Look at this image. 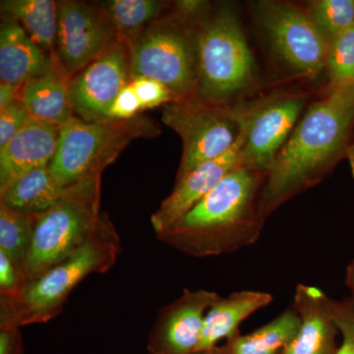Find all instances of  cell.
<instances>
[{"mask_svg":"<svg viewBox=\"0 0 354 354\" xmlns=\"http://www.w3.org/2000/svg\"><path fill=\"white\" fill-rule=\"evenodd\" d=\"M354 127V86L326 90L309 104L266 178V220L291 198L321 183L344 155Z\"/></svg>","mask_w":354,"mask_h":354,"instance_id":"6da1fadb","label":"cell"},{"mask_svg":"<svg viewBox=\"0 0 354 354\" xmlns=\"http://www.w3.org/2000/svg\"><path fill=\"white\" fill-rule=\"evenodd\" d=\"M267 176L239 167L158 239L185 255L215 257L242 250L259 239L266 218L260 197Z\"/></svg>","mask_w":354,"mask_h":354,"instance_id":"7a4b0ae2","label":"cell"},{"mask_svg":"<svg viewBox=\"0 0 354 354\" xmlns=\"http://www.w3.org/2000/svg\"><path fill=\"white\" fill-rule=\"evenodd\" d=\"M120 249V235L104 213L97 232L78 252L27 283L15 299L0 300V323L22 328L53 320L84 279L106 274L113 267Z\"/></svg>","mask_w":354,"mask_h":354,"instance_id":"3957f363","label":"cell"},{"mask_svg":"<svg viewBox=\"0 0 354 354\" xmlns=\"http://www.w3.org/2000/svg\"><path fill=\"white\" fill-rule=\"evenodd\" d=\"M193 25L199 74L196 97L218 106L235 104L256 78L255 60L239 16L232 6L218 4Z\"/></svg>","mask_w":354,"mask_h":354,"instance_id":"277c9868","label":"cell"},{"mask_svg":"<svg viewBox=\"0 0 354 354\" xmlns=\"http://www.w3.org/2000/svg\"><path fill=\"white\" fill-rule=\"evenodd\" d=\"M102 176L68 188L50 209L35 216L32 241L23 274L26 281L43 276L78 252L101 225Z\"/></svg>","mask_w":354,"mask_h":354,"instance_id":"5b68a950","label":"cell"},{"mask_svg":"<svg viewBox=\"0 0 354 354\" xmlns=\"http://www.w3.org/2000/svg\"><path fill=\"white\" fill-rule=\"evenodd\" d=\"M125 43L132 79H153L178 100L196 95L199 74L196 34L192 23L171 10Z\"/></svg>","mask_w":354,"mask_h":354,"instance_id":"8992f818","label":"cell"},{"mask_svg":"<svg viewBox=\"0 0 354 354\" xmlns=\"http://www.w3.org/2000/svg\"><path fill=\"white\" fill-rule=\"evenodd\" d=\"M158 128L148 118L86 122L73 116L60 128L50 169L65 189L97 176L113 164L134 139L153 137Z\"/></svg>","mask_w":354,"mask_h":354,"instance_id":"52a82bcc","label":"cell"},{"mask_svg":"<svg viewBox=\"0 0 354 354\" xmlns=\"http://www.w3.org/2000/svg\"><path fill=\"white\" fill-rule=\"evenodd\" d=\"M162 120L183 141L176 180L203 162L223 156L235 145L242 127L234 104L218 106L187 97L162 106Z\"/></svg>","mask_w":354,"mask_h":354,"instance_id":"ba28073f","label":"cell"},{"mask_svg":"<svg viewBox=\"0 0 354 354\" xmlns=\"http://www.w3.org/2000/svg\"><path fill=\"white\" fill-rule=\"evenodd\" d=\"M311 95L298 88L278 90L234 104L243 131L242 167L269 174Z\"/></svg>","mask_w":354,"mask_h":354,"instance_id":"9c48e42d","label":"cell"},{"mask_svg":"<svg viewBox=\"0 0 354 354\" xmlns=\"http://www.w3.org/2000/svg\"><path fill=\"white\" fill-rule=\"evenodd\" d=\"M257 19L272 50L297 73L308 78L326 69L330 44L306 8L288 1H258Z\"/></svg>","mask_w":354,"mask_h":354,"instance_id":"30bf717a","label":"cell"},{"mask_svg":"<svg viewBox=\"0 0 354 354\" xmlns=\"http://www.w3.org/2000/svg\"><path fill=\"white\" fill-rule=\"evenodd\" d=\"M57 20L55 57L69 79L118 39L100 4L60 0Z\"/></svg>","mask_w":354,"mask_h":354,"instance_id":"8fae6325","label":"cell"},{"mask_svg":"<svg viewBox=\"0 0 354 354\" xmlns=\"http://www.w3.org/2000/svg\"><path fill=\"white\" fill-rule=\"evenodd\" d=\"M129 53L125 41H114L82 71L69 79L74 116L86 122H106L120 91L131 83Z\"/></svg>","mask_w":354,"mask_h":354,"instance_id":"7c38bea8","label":"cell"},{"mask_svg":"<svg viewBox=\"0 0 354 354\" xmlns=\"http://www.w3.org/2000/svg\"><path fill=\"white\" fill-rule=\"evenodd\" d=\"M220 297L215 291L185 288L160 307L147 341L149 354H196L205 316Z\"/></svg>","mask_w":354,"mask_h":354,"instance_id":"4fadbf2b","label":"cell"},{"mask_svg":"<svg viewBox=\"0 0 354 354\" xmlns=\"http://www.w3.org/2000/svg\"><path fill=\"white\" fill-rule=\"evenodd\" d=\"M243 131L235 145L221 157L203 162L196 169L176 180L171 194L151 216L155 234H164L176 225L193 207L211 192L230 172L242 167Z\"/></svg>","mask_w":354,"mask_h":354,"instance_id":"5bb4252c","label":"cell"},{"mask_svg":"<svg viewBox=\"0 0 354 354\" xmlns=\"http://www.w3.org/2000/svg\"><path fill=\"white\" fill-rule=\"evenodd\" d=\"M330 297L317 286L298 283L292 308L299 318L295 339L281 354H335L339 330L329 306Z\"/></svg>","mask_w":354,"mask_h":354,"instance_id":"9a60e30c","label":"cell"},{"mask_svg":"<svg viewBox=\"0 0 354 354\" xmlns=\"http://www.w3.org/2000/svg\"><path fill=\"white\" fill-rule=\"evenodd\" d=\"M60 128L32 120L0 148V190L17 177L50 165L57 153Z\"/></svg>","mask_w":354,"mask_h":354,"instance_id":"2e32d148","label":"cell"},{"mask_svg":"<svg viewBox=\"0 0 354 354\" xmlns=\"http://www.w3.org/2000/svg\"><path fill=\"white\" fill-rule=\"evenodd\" d=\"M57 64L55 53L48 55L16 21L2 18L0 29V80L22 87L46 75Z\"/></svg>","mask_w":354,"mask_h":354,"instance_id":"e0dca14e","label":"cell"},{"mask_svg":"<svg viewBox=\"0 0 354 354\" xmlns=\"http://www.w3.org/2000/svg\"><path fill=\"white\" fill-rule=\"evenodd\" d=\"M274 297L267 291L243 290L221 297L205 316L197 353L218 346L223 339L241 334V325L248 317L269 306Z\"/></svg>","mask_w":354,"mask_h":354,"instance_id":"ac0fdd59","label":"cell"},{"mask_svg":"<svg viewBox=\"0 0 354 354\" xmlns=\"http://www.w3.org/2000/svg\"><path fill=\"white\" fill-rule=\"evenodd\" d=\"M68 83L69 78L57 59L51 71L21 87L18 100L32 120L62 127L74 116Z\"/></svg>","mask_w":354,"mask_h":354,"instance_id":"d6986e66","label":"cell"},{"mask_svg":"<svg viewBox=\"0 0 354 354\" xmlns=\"http://www.w3.org/2000/svg\"><path fill=\"white\" fill-rule=\"evenodd\" d=\"M55 180L50 165L14 179L0 190V205L26 216H38L50 209L67 192Z\"/></svg>","mask_w":354,"mask_h":354,"instance_id":"ffe728a7","label":"cell"},{"mask_svg":"<svg viewBox=\"0 0 354 354\" xmlns=\"http://www.w3.org/2000/svg\"><path fill=\"white\" fill-rule=\"evenodd\" d=\"M299 325V318L291 306L250 334L241 333L223 344L196 354H281L295 339Z\"/></svg>","mask_w":354,"mask_h":354,"instance_id":"44dd1931","label":"cell"},{"mask_svg":"<svg viewBox=\"0 0 354 354\" xmlns=\"http://www.w3.org/2000/svg\"><path fill=\"white\" fill-rule=\"evenodd\" d=\"M2 15L18 23L30 38L50 55L57 35V2L53 0H2Z\"/></svg>","mask_w":354,"mask_h":354,"instance_id":"7402d4cb","label":"cell"},{"mask_svg":"<svg viewBox=\"0 0 354 354\" xmlns=\"http://www.w3.org/2000/svg\"><path fill=\"white\" fill-rule=\"evenodd\" d=\"M100 6L118 39L125 41L165 16L171 4L158 0H109Z\"/></svg>","mask_w":354,"mask_h":354,"instance_id":"603a6c76","label":"cell"},{"mask_svg":"<svg viewBox=\"0 0 354 354\" xmlns=\"http://www.w3.org/2000/svg\"><path fill=\"white\" fill-rule=\"evenodd\" d=\"M34 218L35 216L22 215L0 205V252L22 274L31 249Z\"/></svg>","mask_w":354,"mask_h":354,"instance_id":"cb8c5ba5","label":"cell"},{"mask_svg":"<svg viewBox=\"0 0 354 354\" xmlns=\"http://www.w3.org/2000/svg\"><path fill=\"white\" fill-rule=\"evenodd\" d=\"M306 10L329 44L354 26V0H315Z\"/></svg>","mask_w":354,"mask_h":354,"instance_id":"d4e9b609","label":"cell"},{"mask_svg":"<svg viewBox=\"0 0 354 354\" xmlns=\"http://www.w3.org/2000/svg\"><path fill=\"white\" fill-rule=\"evenodd\" d=\"M326 69L329 74L326 90L354 86V26L330 44Z\"/></svg>","mask_w":354,"mask_h":354,"instance_id":"484cf974","label":"cell"},{"mask_svg":"<svg viewBox=\"0 0 354 354\" xmlns=\"http://www.w3.org/2000/svg\"><path fill=\"white\" fill-rule=\"evenodd\" d=\"M329 306L342 337L335 354H354V295L342 299L330 297Z\"/></svg>","mask_w":354,"mask_h":354,"instance_id":"4316f807","label":"cell"},{"mask_svg":"<svg viewBox=\"0 0 354 354\" xmlns=\"http://www.w3.org/2000/svg\"><path fill=\"white\" fill-rule=\"evenodd\" d=\"M130 84L138 97L142 111L178 101L171 90L153 79L138 77L132 79Z\"/></svg>","mask_w":354,"mask_h":354,"instance_id":"83f0119b","label":"cell"},{"mask_svg":"<svg viewBox=\"0 0 354 354\" xmlns=\"http://www.w3.org/2000/svg\"><path fill=\"white\" fill-rule=\"evenodd\" d=\"M32 120L19 100L0 109V148H3Z\"/></svg>","mask_w":354,"mask_h":354,"instance_id":"f1b7e54d","label":"cell"},{"mask_svg":"<svg viewBox=\"0 0 354 354\" xmlns=\"http://www.w3.org/2000/svg\"><path fill=\"white\" fill-rule=\"evenodd\" d=\"M27 283L20 270L0 252V300L15 299Z\"/></svg>","mask_w":354,"mask_h":354,"instance_id":"f546056e","label":"cell"},{"mask_svg":"<svg viewBox=\"0 0 354 354\" xmlns=\"http://www.w3.org/2000/svg\"><path fill=\"white\" fill-rule=\"evenodd\" d=\"M141 111V104L138 97L135 94L131 84H128L114 100L109 111V120H131L137 118Z\"/></svg>","mask_w":354,"mask_h":354,"instance_id":"4dcf8cb0","label":"cell"},{"mask_svg":"<svg viewBox=\"0 0 354 354\" xmlns=\"http://www.w3.org/2000/svg\"><path fill=\"white\" fill-rule=\"evenodd\" d=\"M0 354H24V344L19 326L0 323Z\"/></svg>","mask_w":354,"mask_h":354,"instance_id":"1f68e13d","label":"cell"},{"mask_svg":"<svg viewBox=\"0 0 354 354\" xmlns=\"http://www.w3.org/2000/svg\"><path fill=\"white\" fill-rule=\"evenodd\" d=\"M21 87L0 83V109L6 108L11 102L19 99Z\"/></svg>","mask_w":354,"mask_h":354,"instance_id":"d6a6232c","label":"cell"},{"mask_svg":"<svg viewBox=\"0 0 354 354\" xmlns=\"http://www.w3.org/2000/svg\"><path fill=\"white\" fill-rule=\"evenodd\" d=\"M344 283L351 291V295H354V257L348 263L344 274Z\"/></svg>","mask_w":354,"mask_h":354,"instance_id":"836d02e7","label":"cell"},{"mask_svg":"<svg viewBox=\"0 0 354 354\" xmlns=\"http://www.w3.org/2000/svg\"><path fill=\"white\" fill-rule=\"evenodd\" d=\"M346 157L348 158L349 165H351V174L354 178V141L349 144L348 150H346Z\"/></svg>","mask_w":354,"mask_h":354,"instance_id":"e575fe53","label":"cell"}]
</instances>
